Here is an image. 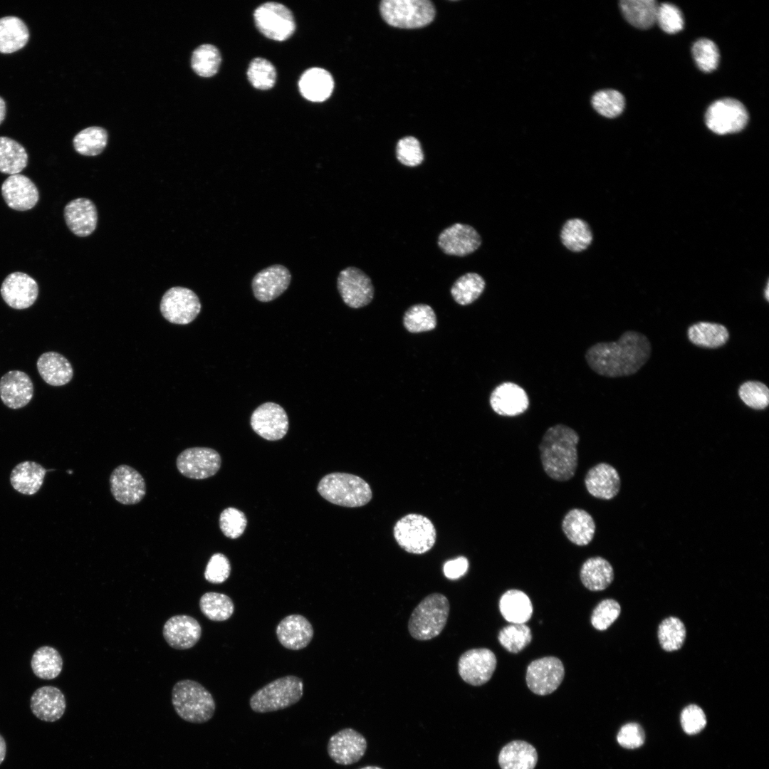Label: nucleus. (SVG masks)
I'll use <instances>...</instances> for the list:
<instances>
[{
  "mask_svg": "<svg viewBox=\"0 0 769 769\" xmlns=\"http://www.w3.org/2000/svg\"><path fill=\"white\" fill-rule=\"evenodd\" d=\"M652 345L644 334L624 332L617 341L599 342L585 354L590 368L599 375L615 378L637 373L649 360Z\"/></svg>",
  "mask_w": 769,
  "mask_h": 769,
  "instance_id": "f257e3e1",
  "label": "nucleus"
},
{
  "mask_svg": "<svg viewBox=\"0 0 769 769\" xmlns=\"http://www.w3.org/2000/svg\"><path fill=\"white\" fill-rule=\"evenodd\" d=\"M578 433L570 427L557 424L544 433L538 445L543 471L551 479L567 481L575 475L578 466Z\"/></svg>",
  "mask_w": 769,
  "mask_h": 769,
  "instance_id": "f03ea898",
  "label": "nucleus"
},
{
  "mask_svg": "<svg viewBox=\"0 0 769 769\" xmlns=\"http://www.w3.org/2000/svg\"><path fill=\"white\" fill-rule=\"evenodd\" d=\"M172 703L177 714L192 723H204L214 716L216 704L211 693L197 681H177L172 690Z\"/></svg>",
  "mask_w": 769,
  "mask_h": 769,
  "instance_id": "7ed1b4c3",
  "label": "nucleus"
},
{
  "mask_svg": "<svg viewBox=\"0 0 769 769\" xmlns=\"http://www.w3.org/2000/svg\"><path fill=\"white\" fill-rule=\"evenodd\" d=\"M317 489L328 501L350 508L365 506L372 496L370 486L364 479L347 473L335 472L325 476Z\"/></svg>",
  "mask_w": 769,
  "mask_h": 769,
  "instance_id": "20e7f679",
  "label": "nucleus"
},
{
  "mask_svg": "<svg viewBox=\"0 0 769 769\" xmlns=\"http://www.w3.org/2000/svg\"><path fill=\"white\" fill-rule=\"evenodd\" d=\"M448 599L441 593L426 597L413 610L408 622L411 636L421 641L438 636L444 629L449 617Z\"/></svg>",
  "mask_w": 769,
  "mask_h": 769,
  "instance_id": "39448f33",
  "label": "nucleus"
},
{
  "mask_svg": "<svg viewBox=\"0 0 769 769\" xmlns=\"http://www.w3.org/2000/svg\"><path fill=\"white\" fill-rule=\"evenodd\" d=\"M303 694V681L295 676H286L258 689L251 697L249 704L257 713L276 711L296 703Z\"/></svg>",
  "mask_w": 769,
  "mask_h": 769,
  "instance_id": "423d86ee",
  "label": "nucleus"
},
{
  "mask_svg": "<svg viewBox=\"0 0 769 769\" xmlns=\"http://www.w3.org/2000/svg\"><path fill=\"white\" fill-rule=\"evenodd\" d=\"M380 10L389 25L402 28L425 26L435 16L434 6L428 0H384Z\"/></svg>",
  "mask_w": 769,
  "mask_h": 769,
  "instance_id": "0eeeda50",
  "label": "nucleus"
},
{
  "mask_svg": "<svg viewBox=\"0 0 769 769\" xmlns=\"http://www.w3.org/2000/svg\"><path fill=\"white\" fill-rule=\"evenodd\" d=\"M394 537L405 551L423 554L434 546L436 533L433 523L421 514L409 513L399 520L394 527Z\"/></svg>",
  "mask_w": 769,
  "mask_h": 769,
  "instance_id": "6e6552de",
  "label": "nucleus"
},
{
  "mask_svg": "<svg viewBox=\"0 0 769 769\" xmlns=\"http://www.w3.org/2000/svg\"><path fill=\"white\" fill-rule=\"evenodd\" d=\"M748 113L744 105L734 98H722L707 109L705 122L708 128L718 135L736 133L745 128Z\"/></svg>",
  "mask_w": 769,
  "mask_h": 769,
  "instance_id": "1a4fd4ad",
  "label": "nucleus"
},
{
  "mask_svg": "<svg viewBox=\"0 0 769 769\" xmlns=\"http://www.w3.org/2000/svg\"><path fill=\"white\" fill-rule=\"evenodd\" d=\"M256 26L266 37L278 41L289 38L295 32V22L292 12L277 2L260 5L253 13Z\"/></svg>",
  "mask_w": 769,
  "mask_h": 769,
  "instance_id": "9d476101",
  "label": "nucleus"
},
{
  "mask_svg": "<svg viewBox=\"0 0 769 769\" xmlns=\"http://www.w3.org/2000/svg\"><path fill=\"white\" fill-rule=\"evenodd\" d=\"M201 303L192 290L175 286L168 289L160 302L162 316L169 322L187 325L192 322L201 311Z\"/></svg>",
  "mask_w": 769,
  "mask_h": 769,
  "instance_id": "9b49d317",
  "label": "nucleus"
},
{
  "mask_svg": "<svg viewBox=\"0 0 769 769\" xmlns=\"http://www.w3.org/2000/svg\"><path fill=\"white\" fill-rule=\"evenodd\" d=\"M565 676L563 662L555 656H545L533 661L526 670L525 681L534 694L545 696L554 692Z\"/></svg>",
  "mask_w": 769,
  "mask_h": 769,
  "instance_id": "f8f14e48",
  "label": "nucleus"
},
{
  "mask_svg": "<svg viewBox=\"0 0 769 769\" xmlns=\"http://www.w3.org/2000/svg\"><path fill=\"white\" fill-rule=\"evenodd\" d=\"M221 464L219 454L208 447L186 449L176 459L179 473L192 479H204L213 476L219 470Z\"/></svg>",
  "mask_w": 769,
  "mask_h": 769,
  "instance_id": "ddd939ff",
  "label": "nucleus"
},
{
  "mask_svg": "<svg viewBox=\"0 0 769 769\" xmlns=\"http://www.w3.org/2000/svg\"><path fill=\"white\" fill-rule=\"evenodd\" d=\"M337 287L343 302L349 307L360 308L368 305L374 298V286L370 278L361 269L349 266L342 270Z\"/></svg>",
  "mask_w": 769,
  "mask_h": 769,
  "instance_id": "4468645a",
  "label": "nucleus"
},
{
  "mask_svg": "<svg viewBox=\"0 0 769 769\" xmlns=\"http://www.w3.org/2000/svg\"><path fill=\"white\" fill-rule=\"evenodd\" d=\"M497 660L494 653L486 648L472 649L461 655L458 671L461 679L472 686H481L492 677Z\"/></svg>",
  "mask_w": 769,
  "mask_h": 769,
  "instance_id": "2eb2a0df",
  "label": "nucleus"
},
{
  "mask_svg": "<svg viewBox=\"0 0 769 769\" xmlns=\"http://www.w3.org/2000/svg\"><path fill=\"white\" fill-rule=\"evenodd\" d=\"M110 492L123 505L140 503L146 494V483L142 476L130 466H117L109 478Z\"/></svg>",
  "mask_w": 769,
  "mask_h": 769,
  "instance_id": "dca6fc26",
  "label": "nucleus"
},
{
  "mask_svg": "<svg viewBox=\"0 0 769 769\" xmlns=\"http://www.w3.org/2000/svg\"><path fill=\"white\" fill-rule=\"evenodd\" d=\"M253 430L268 441L282 439L288 430V418L284 409L273 402H266L258 407L251 417Z\"/></svg>",
  "mask_w": 769,
  "mask_h": 769,
  "instance_id": "f3484780",
  "label": "nucleus"
},
{
  "mask_svg": "<svg viewBox=\"0 0 769 769\" xmlns=\"http://www.w3.org/2000/svg\"><path fill=\"white\" fill-rule=\"evenodd\" d=\"M38 285L27 273L13 272L1 283V295L11 308L26 309L34 304L38 296Z\"/></svg>",
  "mask_w": 769,
  "mask_h": 769,
  "instance_id": "a211bd4d",
  "label": "nucleus"
},
{
  "mask_svg": "<svg viewBox=\"0 0 769 769\" xmlns=\"http://www.w3.org/2000/svg\"><path fill=\"white\" fill-rule=\"evenodd\" d=\"M482 242L478 231L469 224L456 223L439 235L437 244L447 255L465 256L476 251Z\"/></svg>",
  "mask_w": 769,
  "mask_h": 769,
  "instance_id": "6ab92c4d",
  "label": "nucleus"
},
{
  "mask_svg": "<svg viewBox=\"0 0 769 769\" xmlns=\"http://www.w3.org/2000/svg\"><path fill=\"white\" fill-rule=\"evenodd\" d=\"M367 748L365 737L352 728L342 729L330 737L328 753L336 763L351 765L359 761Z\"/></svg>",
  "mask_w": 769,
  "mask_h": 769,
  "instance_id": "aec40b11",
  "label": "nucleus"
},
{
  "mask_svg": "<svg viewBox=\"0 0 769 769\" xmlns=\"http://www.w3.org/2000/svg\"><path fill=\"white\" fill-rule=\"evenodd\" d=\"M291 275L284 266L275 264L258 272L252 279L254 297L261 302H269L280 296L289 286Z\"/></svg>",
  "mask_w": 769,
  "mask_h": 769,
  "instance_id": "412c9836",
  "label": "nucleus"
},
{
  "mask_svg": "<svg viewBox=\"0 0 769 769\" xmlns=\"http://www.w3.org/2000/svg\"><path fill=\"white\" fill-rule=\"evenodd\" d=\"M494 412L503 417H516L524 413L529 407V398L525 390L512 382L497 385L489 397Z\"/></svg>",
  "mask_w": 769,
  "mask_h": 769,
  "instance_id": "4be33fe9",
  "label": "nucleus"
},
{
  "mask_svg": "<svg viewBox=\"0 0 769 769\" xmlns=\"http://www.w3.org/2000/svg\"><path fill=\"white\" fill-rule=\"evenodd\" d=\"M33 387L32 380L26 372L10 370L0 379V399L10 409L23 408L32 399Z\"/></svg>",
  "mask_w": 769,
  "mask_h": 769,
  "instance_id": "5701e85b",
  "label": "nucleus"
},
{
  "mask_svg": "<svg viewBox=\"0 0 769 769\" xmlns=\"http://www.w3.org/2000/svg\"><path fill=\"white\" fill-rule=\"evenodd\" d=\"M1 189L6 204L16 211L31 209L39 199V192L36 184L23 174L10 175L3 182Z\"/></svg>",
  "mask_w": 769,
  "mask_h": 769,
  "instance_id": "b1692460",
  "label": "nucleus"
},
{
  "mask_svg": "<svg viewBox=\"0 0 769 769\" xmlns=\"http://www.w3.org/2000/svg\"><path fill=\"white\" fill-rule=\"evenodd\" d=\"M584 483L587 492L602 500H611L619 492L621 478L617 469L610 464L600 462L587 471Z\"/></svg>",
  "mask_w": 769,
  "mask_h": 769,
  "instance_id": "393cba45",
  "label": "nucleus"
},
{
  "mask_svg": "<svg viewBox=\"0 0 769 769\" xmlns=\"http://www.w3.org/2000/svg\"><path fill=\"white\" fill-rule=\"evenodd\" d=\"M162 634L171 647L183 650L192 648L197 643L202 635V627L195 618L179 614L167 620Z\"/></svg>",
  "mask_w": 769,
  "mask_h": 769,
  "instance_id": "a878e982",
  "label": "nucleus"
},
{
  "mask_svg": "<svg viewBox=\"0 0 769 769\" xmlns=\"http://www.w3.org/2000/svg\"><path fill=\"white\" fill-rule=\"evenodd\" d=\"M63 214L70 231L79 237L90 235L96 228L97 209L89 199H73L66 205Z\"/></svg>",
  "mask_w": 769,
  "mask_h": 769,
  "instance_id": "bb28decb",
  "label": "nucleus"
},
{
  "mask_svg": "<svg viewBox=\"0 0 769 769\" xmlns=\"http://www.w3.org/2000/svg\"><path fill=\"white\" fill-rule=\"evenodd\" d=\"M30 708L33 715L46 722L59 720L66 711V701L62 691L52 686L37 689L30 699Z\"/></svg>",
  "mask_w": 769,
  "mask_h": 769,
  "instance_id": "cd10ccee",
  "label": "nucleus"
},
{
  "mask_svg": "<svg viewBox=\"0 0 769 769\" xmlns=\"http://www.w3.org/2000/svg\"><path fill=\"white\" fill-rule=\"evenodd\" d=\"M276 632L280 643L291 650L307 647L314 634L310 622L300 614H290L283 618L277 625Z\"/></svg>",
  "mask_w": 769,
  "mask_h": 769,
  "instance_id": "c85d7f7f",
  "label": "nucleus"
},
{
  "mask_svg": "<svg viewBox=\"0 0 769 769\" xmlns=\"http://www.w3.org/2000/svg\"><path fill=\"white\" fill-rule=\"evenodd\" d=\"M561 528L570 542L577 546H586L594 538L596 523L592 515L587 511L574 508L564 516Z\"/></svg>",
  "mask_w": 769,
  "mask_h": 769,
  "instance_id": "c756f323",
  "label": "nucleus"
},
{
  "mask_svg": "<svg viewBox=\"0 0 769 769\" xmlns=\"http://www.w3.org/2000/svg\"><path fill=\"white\" fill-rule=\"evenodd\" d=\"M36 367L41 378L51 386L65 385L70 382L73 376V370L68 360L56 352L50 351L41 355L37 360Z\"/></svg>",
  "mask_w": 769,
  "mask_h": 769,
  "instance_id": "7c9ffc66",
  "label": "nucleus"
},
{
  "mask_svg": "<svg viewBox=\"0 0 769 769\" xmlns=\"http://www.w3.org/2000/svg\"><path fill=\"white\" fill-rule=\"evenodd\" d=\"M298 88L301 95L311 102H323L332 94L334 80L331 74L320 68L306 70L300 76Z\"/></svg>",
  "mask_w": 769,
  "mask_h": 769,
  "instance_id": "2f4dec72",
  "label": "nucleus"
},
{
  "mask_svg": "<svg viewBox=\"0 0 769 769\" xmlns=\"http://www.w3.org/2000/svg\"><path fill=\"white\" fill-rule=\"evenodd\" d=\"M498 760L501 769H534L538 753L531 744L516 740L503 746Z\"/></svg>",
  "mask_w": 769,
  "mask_h": 769,
  "instance_id": "473e14b6",
  "label": "nucleus"
},
{
  "mask_svg": "<svg viewBox=\"0 0 769 769\" xmlns=\"http://www.w3.org/2000/svg\"><path fill=\"white\" fill-rule=\"evenodd\" d=\"M580 577L582 585L589 590L597 592L605 590L614 580V570L605 558L591 557L582 565Z\"/></svg>",
  "mask_w": 769,
  "mask_h": 769,
  "instance_id": "72a5a7b5",
  "label": "nucleus"
},
{
  "mask_svg": "<svg viewBox=\"0 0 769 769\" xmlns=\"http://www.w3.org/2000/svg\"><path fill=\"white\" fill-rule=\"evenodd\" d=\"M46 469L41 464L25 461L17 464L11 471L10 482L12 487L24 495H33L41 488Z\"/></svg>",
  "mask_w": 769,
  "mask_h": 769,
  "instance_id": "f704fd0d",
  "label": "nucleus"
},
{
  "mask_svg": "<svg viewBox=\"0 0 769 769\" xmlns=\"http://www.w3.org/2000/svg\"><path fill=\"white\" fill-rule=\"evenodd\" d=\"M687 336L696 346L716 349L728 342L730 334L727 328L721 323L700 321L689 327Z\"/></svg>",
  "mask_w": 769,
  "mask_h": 769,
  "instance_id": "c9c22d12",
  "label": "nucleus"
},
{
  "mask_svg": "<svg viewBox=\"0 0 769 769\" xmlns=\"http://www.w3.org/2000/svg\"><path fill=\"white\" fill-rule=\"evenodd\" d=\"M500 612L503 618L513 624H525L533 614V605L528 596L518 590H509L501 597Z\"/></svg>",
  "mask_w": 769,
  "mask_h": 769,
  "instance_id": "e433bc0d",
  "label": "nucleus"
},
{
  "mask_svg": "<svg viewBox=\"0 0 769 769\" xmlns=\"http://www.w3.org/2000/svg\"><path fill=\"white\" fill-rule=\"evenodd\" d=\"M28 38V29L20 18L9 16L0 19V53L17 51L27 43Z\"/></svg>",
  "mask_w": 769,
  "mask_h": 769,
  "instance_id": "4c0bfd02",
  "label": "nucleus"
},
{
  "mask_svg": "<svg viewBox=\"0 0 769 769\" xmlns=\"http://www.w3.org/2000/svg\"><path fill=\"white\" fill-rule=\"evenodd\" d=\"M619 8L624 19L637 28L647 29L656 22L658 4L654 0H622Z\"/></svg>",
  "mask_w": 769,
  "mask_h": 769,
  "instance_id": "58836bf2",
  "label": "nucleus"
},
{
  "mask_svg": "<svg viewBox=\"0 0 769 769\" xmlns=\"http://www.w3.org/2000/svg\"><path fill=\"white\" fill-rule=\"evenodd\" d=\"M592 232L589 224L579 218L568 219L560 231L563 244L573 252L582 251L591 244Z\"/></svg>",
  "mask_w": 769,
  "mask_h": 769,
  "instance_id": "ea45409f",
  "label": "nucleus"
},
{
  "mask_svg": "<svg viewBox=\"0 0 769 769\" xmlns=\"http://www.w3.org/2000/svg\"><path fill=\"white\" fill-rule=\"evenodd\" d=\"M27 164L25 148L11 138L0 137V172L10 175L19 174Z\"/></svg>",
  "mask_w": 769,
  "mask_h": 769,
  "instance_id": "a19ab883",
  "label": "nucleus"
},
{
  "mask_svg": "<svg viewBox=\"0 0 769 769\" xmlns=\"http://www.w3.org/2000/svg\"><path fill=\"white\" fill-rule=\"evenodd\" d=\"M31 666L36 676L50 680L56 678L61 672L63 659L57 649L43 646L33 653Z\"/></svg>",
  "mask_w": 769,
  "mask_h": 769,
  "instance_id": "79ce46f5",
  "label": "nucleus"
},
{
  "mask_svg": "<svg viewBox=\"0 0 769 769\" xmlns=\"http://www.w3.org/2000/svg\"><path fill=\"white\" fill-rule=\"evenodd\" d=\"M485 286L486 282L481 275L469 272L455 281L451 288V294L458 304L467 305L479 298Z\"/></svg>",
  "mask_w": 769,
  "mask_h": 769,
  "instance_id": "37998d69",
  "label": "nucleus"
},
{
  "mask_svg": "<svg viewBox=\"0 0 769 769\" xmlns=\"http://www.w3.org/2000/svg\"><path fill=\"white\" fill-rule=\"evenodd\" d=\"M199 608L206 617L214 622L225 621L234 612L232 600L225 594L216 592L204 593L199 600Z\"/></svg>",
  "mask_w": 769,
  "mask_h": 769,
  "instance_id": "c03bdc74",
  "label": "nucleus"
},
{
  "mask_svg": "<svg viewBox=\"0 0 769 769\" xmlns=\"http://www.w3.org/2000/svg\"><path fill=\"white\" fill-rule=\"evenodd\" d=\"M107 142V131L101 127L93 126L80 131L74 137L73 147L82 155L96 156L104 150Z\"/></svg>",
  "mask_w": 769,
  "mask_h": 769,
  "instance_id": "a18cd8bd",
  "label": "nucleus"
},
{
  "mask_svg": "<svg viewBox=\"0 0 769 769\" xmlns=\"http://www.w3.org/2000/svg\"><path fill=\"white\" fill-rule=\"evenodd\" d=\"M221 56L218 48L211 44H202L192 53L191 66L199 76L209 78L219 70Z\"/></svg>",
  "mask_w": 769,
  "mask_h": 769,
  "instance_id": "49530a36",
  "label": "nucleus"
},
{
  "mask_svg": "<svg viewBox=\"0 0 769 769\" xmlns=\"http://www.w3.org/2000/svg\"><path fill=\"white\" fill-rule=\"evenodd\" d=\"M436 316L432 308L427 304H415L404 313L403 324L412 333L434 330L436 326Z\"/></svg>",
  "mask_w": 769,
  "mask_h": 769,
  "instance_id": "de8ad7c7",
  "label": "nucleus"
},
{
  "mask_svg": "<svg viewBox=\"0 0 769 769\" xmlns=\"http://www.w3.org/2000/svg\"><path fill=\"white\" fill-rule=\"evenodd\" d=\"M657 634L659 644L664 650L676 651L684 644L686 628L678 617H669L660 623Z\"/></svg>",
  "mask_w": 769,
  "mask_h": 769,
  "instance_id": "09e8293b",
  "label": "nucleus"
},
{
  "mask_svg": "<svg viewBox=\"0 0 769 769\" xmlns=\"http://www.w3.org/2000/svg\"><path fill=\"white\" fill-rule=\"evenodd\" d=\"M591 103L600 115L607 118H614L620 115L625 107L623 95L613 89L596 92L592 97Z\"/></svg>",
  "mask_w": 769,
  "mask_h": 769,
  "instance_id": "8fccbe9b",
  "label": "nucleus"
},
{
  "mask_svg": "<svg viewBox=\"0 0 769 769\" xmlns=\"http://www.w3.org/2000/svg\"><path fill=\"white\" fill-rule=\"evenodd\" d=\"M498 639L506 650L517 654L530 643L532 634L530 629L525 624H512L501 629Z\"/></svg>",
  "mask_w": 769,
  "mask_h": 769,
  "instance_id": "3c124183",
  "label": "nucleus"
},
{
  "mask_svg": "<svg viewBox=\"0 0 769 769\" xmlns=\"http://www.w3.org/2000/svg\"><path fill=\"white\" fill-rule=\"evenodd\" d=\"M247 77L254 88L259 90H268L275 85L276 71L273 65L268 60L256 58L249 66Z\"/></svg>",
  "mask_w": 769,
  "mask_h": 769,
  "instance_id": "603ef678",
  "label": "nucleus"
},
{
  "mask_svg": "<svg viewBox=\"0 0 769 769\" xmlns=\"http://www.w3.org/2000/svg\"><path fill=\"white\" fill-rule=\"evenodd\" d=\"M742 402L755 410H763L769 404V389L760 381L748 380L742 383L738 390Z\"/></svg>",
  "mask_w": 769,
  "mask_h": 769,
  "instance_id": "864d4df0",
  "label": "nucleus"
},
{
  "mask_svg": "<svg viewBox=\"0 0 769 769\" xmlns=\"http://www.w3.org/2000/svg\"><path fill=\"white\" fill-rule=\"evenodd\" d=\"M692 55L698 68L704 73L716 69L719 63V51L716 43L708 38L697 40L692 46Z\"/></svg>",
  "mask_w": 769,
  "mask_h": 769,
  "instance_id": "5fc2aeb1",
  "label": "nucleus"
},
{
  "mask_svg": "<svg viewBox=\"0 0 769 769\" xmlns=\"http://www.w3.org/2000/svg\"><path fill=\"white\" fill-rule=\"evenodd\" d=\"M620 612L621 607L617 601L613 599L603 600L593 610L591 624L597 630H606L615 622Z\"/></svg>",
  "mask_w": 769,
  "mask_h": 769,
  "instance_id": "6e6d98bb",
  "label": "nucleus"
},
{
  "mask_svg": "<svg viewBox=\"0 0 769 769\" xmlns=\"http://www.w3.org/2000/svg\"><path fill=\"white\" fill-rule=\"evenodd\" d=\"M656 22L666 33L674 34L684 28V20L681 11L676 5L662 3L658 5Z\"/></svg>",
  "mask_w": 769,
  "mask_h": 769,
  "instance_id": "4d7b16f0",
  "label": "nucleus"
},
{
  "mask_svg": "<svg viewBox=\"0 0 769 769\" xmlns=\"http://www.w3.org/2000/svg\"><path fill=\"white\" fill-rule=\"evenodd\" d=\"M398 161L407 167H416L424 160V153L419 141L412 136L399 140L396 147Z\"/></svg>",
  "mask_w": 769,
  "mask_h": 769,
  "instance_id": "13d9d810",
  "label": "nucleus"
},
{
  "mask_svg": "<svg viewBox=\"0 0 769 769\" xmlns=\"http://www.w3.org/2000/svg\"><path fill=\"white\" fill-rule=\"evenodd\" d=\"M247 520L244 513L237 508L229 507L220 514L219 527L225 536L236 539L245 530Z\"/></svg>",
  "mask_w": 769,
  "mask_h": 769,
  "instance_id": "bf43d9fd",
  "label": "nucleus"
},
{
  "mask_svg": "<svg viewBox=\"0 0 769 769\" xmlns=\"http://www.w3.org/2000/svg\"><path fill=\"white\" fill-rule=\"evenodd\" d=\"M231 573V565L229 559L222 553H215L207 563L205 579L212 584H221L225 582Z\"/></svg>",
  "mask_w": 769,
  "mask_h": 769,
  "instance_id": "052dcab7",
  "label": "nucleus"
},
{
  "mask_svg": "<svg viewBox=\"0 0 769 769\" xmlns=\"http://www.w3.org/2000/svg\"><path fill=\"white\" fill-rule=\"evenodd\" d=\"M680 720L683 730L690 735L699 733L706 724L703 711L695 704L689 705L683 709Z\"/></svg>",
  "mask_w": 769,
  "mask_h": 769,
  "instance_id": "680f3d73",
  "label": "nucleus"
},
{
  "mask_svg": "<svg viewBox=\"0 0 769 769\" xmlns=\"http://www.w3.org/2000/svg\"><path fill=\"white\" fill-rule=\"evenodd\" d=\"M644 730L636 723H629L624 725L617 735V741L619 744L628 749L641 746L644 743Z\"/></svg>",
  "mask_w": 769,
  "mask_h": 769,
  "instance_id": "e2e57ef3",
  "label": "nucleus"
},
{
  "mask_svg": "<svg viewBox=\"0 0 769 769\" xmlns=\"http://www.w3.org/2000/svg\"><path fill=\"white\" fill-rule=\"evenodd\" d=\"M469 568V561L465 557H459L449 560L444 565V575L451 580L458 579L463 576Z\"/></svg>",
  "mask_w": 769,
  "mask_h": 769,
  "instance_id": "0e129e2a",
  "label": "nucleus"
},
{
  "mask_svg": "<svg viewBox=\"0 0 769 769\" xmlns=\"http://www.w3.org/2000/svg\"><path fill=\"white\" fill-rule=\"evenodd\" d=\"M6 754V743L4 737L0 734V765L4 760Z\"/></svg>",
  "mask_w": 769,
  "mask_h": 769,
  "instance_id": "69168bd1",
  "label": "nucleus"
},
{
  "mask_svg": "<svg viewBox=\"0 0 769 769\" xmlns=\"http://www.w3.org/2000/svg\"><path fill=\"white\" fill-rule=\"evenodd\" d=\"M6 115V103L4 99L0 97V124L4 120Z\"/></svg>",
  "mask_w": 769,
  "mask_h": 769,
  "instance_id": "338daca9",
  "label": "nucleus"
},
{
  "mask_svg": "<svg viewBox=\"0 0 769 769\" xmlns=\"http://www.w3.org/2000/svg\"><path fill=\"white\" fill-rule=\"evenodd\" d=\"M360 769H382V768H380L379 767H377V766H367V767L362 768Z\"/></svg>",
  "mask_w": 769,
  "mask_h": 769,
  "instance_id": "774afa93",
  "label": "nucleus"
}]
</instances>
